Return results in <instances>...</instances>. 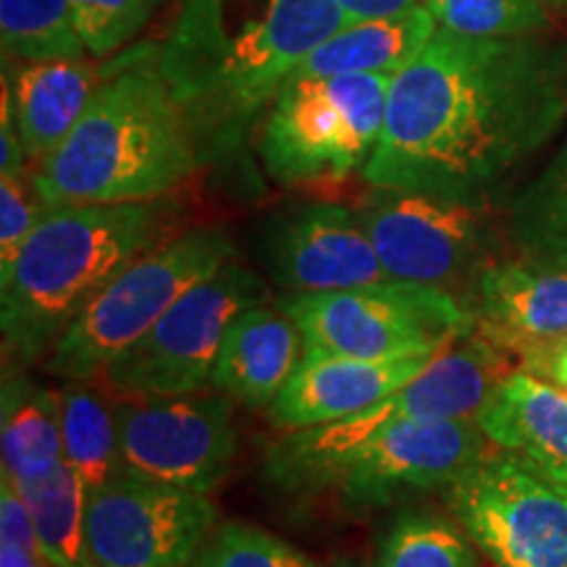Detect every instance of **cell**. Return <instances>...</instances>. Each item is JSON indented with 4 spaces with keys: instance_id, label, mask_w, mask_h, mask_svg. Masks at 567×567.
<instances>
[{
    "instance_id": "1",
    "label": "cell",
    "mask_w": 567,
    "mask_h": 567,
    "mask_svg": "<svg viewBox=\"0 0 567 567\" xmlns=\"http://www.w3.org/2000/svg\"><path fill=\"white\" fill-rule=\"evenodd\" d=\"M567 118V53L534 38L439 30L396 71L371 187L486 200Z\"/></svg>"
},
{
    "instance_id": "2",
    "label": "cell",
    "mask_w": 567,
    "mask_h": 567,
    "mask_svg": "<svg viewBox=\"0 0 567 567\" xmlns=\"http://www.w3.org/2000/svg\"><path fill=\"white\" fill-rule=\"evenodd\" d=\"M350 21L337 0H182L155 61L203 155L243 145L281 84Z\"/></svg>"
},
{
    "instance_id": "3",
    "label": "cell",
    "mask_w": 567,
    "mask_h": 567,
    "mask_svg": "<svg viewBox=\"0 0 567 567\" xmlns=\"http://www.w3.org/2000/svg\"><path fill=\"white\" fill-rule=\"evenodd\" d=\"M200 161V140L155 51H140L101 82L69 137L34 163L32 184L45 208L145 203L182 187Z\"/></svg>"
},
{
    "instance_id": "4",
    "label": "cell",
    "mask_w": 567,
    "mask_h": 567,
    "mask_svg": "<svg viewBox=\"0 0 567 567\" xmlns=\"http://www.w3.org/2000/svg\"><path fill=\"white\" fill-rule=\"evenodd\" d=\"M174 234V205L161 200L48 208L0 271L6 368L42 363L118 274Z\"/></svg>"
},
{
    "instance_id": "5",
    "label": "cell",
    "mask_w": 567,
    "mask_h": 567,
    "mask_svg": "<svg viewBox=\"0 0 567 567\" xmlns=\"http://www.w3.org/2000/svg\"><path fill=\"white\" fill-rule=\"evenodd\" d=\"M488 444L476 421L400 423L365 434H342L323 423L276 439L266 476L284 492L381 507L402 494L446 488L492 450Z\"/></svg>"
},
{
    "instance_id": "6",
    "label": "cell",
    "mask_w": 567,
    "mask_h": 567,
    "mask_svg": "<svg viewBox=\"0 0 567 567\" xmlns=\"http://www.w3.org/2000/svg\"><path fill=\"white\" fill-rule=\"evenodd\" d=\"M237 258L221 226H193L126 268L69 326L42 358V371L61 381H92L116 354L147 334L195 284Z\"/></svg>"
},
{
    "instance_id": "7",
    "label": "cell",
    "mask_w": 567,
    "mask_h": 567,
    "mask_svg": "<svg viewBox=\"0 0 567 567\" xmlns=\"http://www.w3.org/2000/svg\"><path fill=\"white\" fill-rule=\"evenodd\" d=\"M394 74L289 76L268 105L258 151L271 179L342 182L365 168L384 132Z\"/></svg>"
},
{
    "instance_id": "8",
    "label": "cell",
    "mask_w": 567,
    "mask_h": 567,
    "mask_svg": "<svg viewBox=\"0 0 567 567\" xmlns=\"http://www.w3.org/2000/svg\"><path fill=\"white\" fill-rule=\"evenodd\" d=\"M276 305L297 323L310 350L371 360L436 358L478 329L471 305L450 289L402 279L281 295Z\"/></svg>"
},
{
    "instance_id": "9",
    "label": "cell",
    "mask_w": 567,
    "mask_h": 567,
    "mask_svg": "<svg viewBox=\"0 0 567 567\" xmlns=\"http://www.w3.org/2000/svg\"><path fill=\"white\" fill-rule=\"evenodd\" d=\"M268 297L271 287L264 276L234 258L195 284L130 350L116 354L97 381L118 400L197 394L210 386L234 318L266 305Z\"/></svg>"
},
{
    "instance_id": "10",
    "label": "cell",
    "mask_w": 567,
    "mask_h": 567,
    "mask_svg": "<svg viewBox=\"0 0 567 567\" xmlns=\"http://www.w3.org/2000/svg\"><path fill=\"white\" fill-rule=\"evenodd\" d=\"M444 494L496 567H567V486L523 457L494 446Z\"/></svg>"
},
{
    "instance_id": "11",
    "label": "cell",
    "mask_w": 567,
    "mask_h": 567,
    "mask_svg": "<svg viewBox=\"0 0 567 567\" xmlns=\"http://www.w3.org/2000/svg\"><path fill=\"white\" fill-rule=\"evenodd\" d=\"M354 210L389 279L450 289L494 264L486 200L373 187Z\"/></svg>"
},
{
    "instance_id": "12",
    "label": "cell",
    "mask_w": 567,
    "mask_h": 567,
    "mask_svg": "<svg viewBox=\"0 0 567 567\" xmlns=\"http://www.w3.org/2000/svg\"><path fill=\"white\" fill-rule=\"evenodd\" d=\"M218 526L208 494L118 467L87 492V549L95 567H189Z\"/></svg>"
},
{
    "instance_id": "13",
    "label": "cell",
    "mask_w": 567,
    "mask_h": 567,
    "mask_svg": "<svg viewBox=\"0 0 567 567\" xmlns=\"http://www.w3.org/2000/svg\"><path fill=\"white\" fill-rule=\"evenodd\" d=\"M122 465L197 494H210L229 476L237 455L234 402L216 394L118 400Z\"/></svg>"
},
{
    "instance_id": "14",
    "label": "cell",
    "mask_w": 567,
    "mask_h": 567,
    "mask_svg": "<svg viewBox=\"0 0 567 567\" xmlns=\"http://www.w3.org/2000/svg\"><path fill=\"white\" fill-rule=\"evenodd\" d=\"M268 276L281 295L339 292L389 279L358 210L305 203L266 229Z\"/></svg>"
},
{
    "instance_id": "15",
    "label": "cell",
    "mask_w": 567,
    "mask_h": 567,
    "mask_svg": "<svg viewBox=\"0 0 567 567\" xmlns=\"http://www.w3.org/2000/svg\"><path fill=\"white\" fill-rule=\"evenodd\" d=\"M431 360L434 358L371 360L308 347L295 375L268 408V415L284 431L344 421L405 386Z\"/></svg>"
},
{
    "instance_id": "16",
    "label": "cell",
    "mask_w": 567,
    "mask_h": 567,
    "mask_svg": "<svg viewBox=\"0 0 567 567\" xmlns=\"http://www.w3.org/2000/svg\"><path fill=\"white\" fill-rule=\"evenodd\" d=\"M305 350L302 331L279 305H255L226 331L210 386L234 405L268 410L302 363Z\"/></svg>"
},
{
    "instance_id": "17",
    "label": "cell",
    "mask_w": 567,
    "mask_h": 567,
    "mask_svg": "<svg viewBox=\"0 0 567 567\" xmlns=\"http://www.w3.org/2000/svg\"><path fill=\"white\" fill-rule=\"evenodd\" d=\"M476 423L496 450L523 457L567 486V392L515 368L494 389Z\"/></svg>"
},
{
    "instance_id": "18",
    "label": "cell",
    "mask_w": 567,
    "mask_h": 567,
    "mask_svg": "<svg viewBox=\"0 0 567 567\" xmlns=\"http://www.w3.org/2000/svg\"><path fill=\"white\" fill-rule=\"evenodd\" d=\"M473 313L488 339L507 347L567 334V271L515 260L488 264L476 279Z\"/></svg>"
},
{
    "instance_id": "19",
    "label": "cell",
    "mask_w": 567,
    "mask_h": 567,
    "mask_svg": "<svg viewBox=\"0 0 567 567\" xmlns=\"http://www.w3.org/2000/svg\"><path fill=\"white\" fill-rule=\"evenodd\" d=\"M9 82V74H3ZM101 87L97 69L87 61L19 63L9 82L13 122L27 158L42 161L53 153Z\"/></svg>"
},
{
    "instance_id": "20",
    "label": "cell",
    "mask_w": 567,
    "mask_h": 567,
    "mask_svg": "<svg viewBox=\"0 0 567 567\" xmlns=\"http://www.w3.org/2000/svg\"><path fill=\"white\" fill-rule=\"evenodd\" d=\"M436 30V19L421 3L389 17L350 21L323 40L292 76L396 74L429 45Z\"/></svg>"
},
{
    "instance_id": "21",
    "label": "cell",
    "mask_w": 567,
    "mask_h": 567,
    "mask_svg": "<svg viewBox=\"0 0 567 567\" xmlns=\"http://www.w3.org/2000/svg\"><path fill=\"white\" fill-rule=\"evenodd\" d=\"M3 473L13 484L45 476L63 463L61 394L19 375L3 381Z\"/></svg>"
},
{
    "instance_id": "22",
    "label": "cell",
    "mask_w": 567,
    "mask_h": 567,
    "mask_svg": "<svg viewBox=\"0 0 567 567\" xmlns=\"http://www.w3.org/2000/svg\"><path fill=\"white\" fill-rule=\"evenodd\" d=\"M30 507L42 555L53 567H95L87 549V486L66 460L17 484Z\"/></svg>"
},
{
    "instance_id": "23",
    "label": "cell",
    "mask_w": 567,
    "mask_h": 567,
    "mask_svg": "<svg viewBox=\"0 0 567 567\" xmlns=\"http://www.w3.org/2000/svg\"><path fill=\"white\" fill-rule=\"evenodd\" d=\"M59 394L63 460L92 492L122 467L116 396L87 381H69Z\"/></svg>"
},
{
    "instance_id": "24",
    "label": "cell",
    "mask_w": 567,
    "mask_h": 567,
    "mask_svg": "<svg viewBox=\"0 0 567 567\" xmlns=\"http://www.w3.org/2000/svg\"><path fill=\"white\" fill-rule=\"evenodd\" d=\"M509 237L528 264L567 271V140L517 195L509 210Z\"/></svg>"
},
{
    "instance_id": "25",
    "label": "cell",
    "mask_w": 567,
    "mask_h": 567,
    "mask_svg": "<svg viewBox=\"0 0 567 567\" xmlns=\"http://www.w3.org/2000/svg\"><path fill=\"white\" fill-rule=\"evenodd\" d=\"M0 48L6 63L82 61L87 53L69 0H0Z\"/></svg>"
},
{
    "instance_id": "26",
    "label": "cell",
    "mask_w": 567,
    "mask_h": 567,
    "mask_svg": "<svg viewBox=\"0 0 567 567\" xmlns=\"http://www.w3.org/2000/svg\"><path fill=\"white\" fill-rule=\"evenodd\" d=\"M375 567H478L471 536L442 515L405 513L392 523Z\"/></svg>"
},
{
    "instance_id": "27",
    "label": "cell",
    "mask_w": 567,
    "mask_h": 567,
    "mask_svg": "<svg viewBox=\"0 0 567 567\" xmlns=\"http://www.w3.org/2000/svg\"><path fill=\"white\" fill-rule=\"evenodd\" d=\"M442 30L465 38H534L549 27L542 0H417Z\"/></svg>"
},
{
    "instance_id": "28",
    "label": "cell",
    "mask_w": 567,
    "mask_h": 567,
    "mask_svg": "<svg viewBox=\"0 0 567 567\" xmlns=\"http://www.w3.org/2000/svg\"><path fill=\"white\" fill-rule=\"evenodd\" d=\"M189 567H318L305 551L252 523L229 520L213 528Z\"/></svg>"
},
{
    "instance_id": "29",
    "label": "cell",
    "mask_w": 567,
    "mask_h": 567,
    "mask_svg": "<svg viewBox=\"0 0 567 567\" xmlns=\"http://www.w3.org/2000/svg\"><path fill=\"white\" fill-rule=\"evenodd\" d=\"M87 53L103 59L126 45L155 11V0H69Z\"/></svg>"
},
{
    "instance_id": "30",
    "label": "cell",
    "mask_w": 567,
    "mask_h": 567,
    "mask_svg": "<svg viewBox=\"0 0 567 567\" xmlns=\"http://www.w3.org/2000/svg\"><path fill=\"white\" fill-rule=\"evenodd\" d=\"M45 210L32 176H0V271L13 264Z\"/></svg>"
},
{
    "instance_id": "31",
    "label": "cell",
    "mask_w": 567,
    "mask_h": 567,
    "mask_svg": "<svg viewBox=\"0 0 567 567\" xmlns=\"http://www.w3.org/2000/svg\"><path fill=\"white\" fill-rule=\"evenodd\" d=\"M517 368L538 375L567 392V334L520 344L513 350Z\"/></svg>"
},
{
    "instance_id": "32",
    "label": "cell",
    "mask_w": 567,
    "mask_h": 567,
    "mask_svg": "<svg viewBox=\"0 0 567 567\" xmlns=\"http://www.w3.org/2000/svg\"><path fill=\"white\" fill-rule=\"evenodd\" d=\"M342 6L347 17L352 21L360 19H375V17H389V13H400L415 6L417 0H337Z\"/></svg>"
},
{
    "instance_id": "33",
    "label": "cell",
    "mask_w": 567,
    "mask_h": 567,
    "mask_svg": "<svg viewBox=\"0 0 567 567\" xmlns=\"http://www.w3.org/2000/svg\"><path fill=\"white\" fill-rule=\"evenodd\" d=\"M0 567H53L42 551L17 547L11 542H0Z\"/></svg>"
},
{
    "instance_id": "34",
    "label": "cell",
    "mask_w": 567,
    "mask_h": 567,
    "mask_svg": "<svg viewBox=\"0 0 567 567\" xmlns=\"http://www.w3.org/2000/svg\"><path fill=\"white\" fill-rule=\"evenodd\" d=\"M544 6H547L549 11H559V9H567V0H542Z\"/></svg>"
},
{
    "instance_id": "35",
    "label": "cell",
    "mask_w": 567,
    "mask_h": 567,
    "mask_svg": "<svg viewBox=\"0 0 567 567\" xmlns=\"http://www.w3.org/2000/svg\"><path fill=\"white\" fill-rule=\"evenodd\" d=\"M331 567H365L363 563H358V559H337Z\"/></svg>"
},
{
    "instance_id": "36",
    "label": "cell",
    "mask_w": 567,
    "mask_h": 567,
    "mask_svg": "<svg viewBox=\"0 0 567 567\" xmlns=\"http://www.w3.org/2000/svg\"><path fill=\"white\" fill-rule=\"evenodd\" d=\"M155 3H163V0H155Z\"/></svg>"
}]
</instances>
